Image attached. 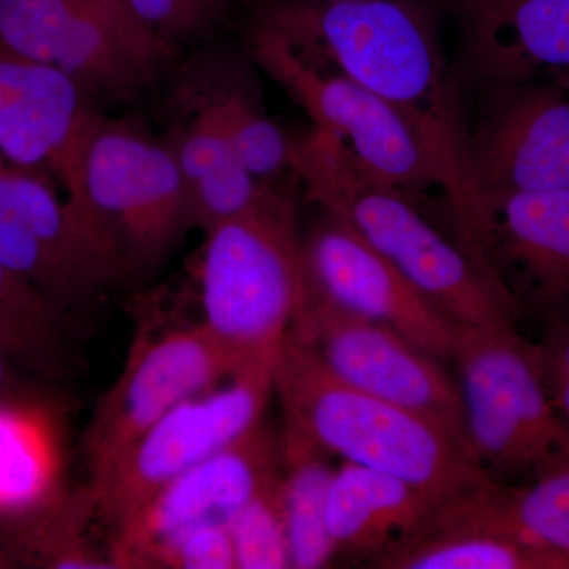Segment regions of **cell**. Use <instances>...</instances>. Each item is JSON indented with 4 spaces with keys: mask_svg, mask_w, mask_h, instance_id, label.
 <instances>
[{
    "mask_svg": "<svg viewBox=\"0 0 569 569\" xmlns=\"http://www.w3.org/2000/svg\"><path fill=\"white\" fill-rule=\"evenodd\" d=\"M263 21L307 61L365 86L406 121L447 197L456 230L462 228L479 198L470 133L427 17L402 0H284Z\"/></svg>",
    "mask_w": 569,
    "mask_h": 569,
    "instance_id": "1",
    "label": "cell"
},
{
    "mask_svg": "<svg viewBox=\"0 0 569 569\" xmlns=\"http://www.w3.org/2000/svg\"><path fill=\"white\" fill-rule=\"evenodd\" d=\"M274 389L284 429L346 462L403 479L438 509L496 479L443 427L348 387L291 332L276 365Z\"/></svg>",
    "mask_w": 569,
    "mask_h": 569,
    "instance_id": "2",
    "label": "cell"
},
{
    "mask_svg": "<svg viewBox=\"0 0 569 569\" xmlns=\"http://www.w3.org/2000/svg\"><path fill=\"white\" fill-rule=\"evenodd\" d=\"M291 170L307 197L337 217L456 325L518 323L519 312L459 242L449 241L406 193L362 171L342 142L312 129L295 138Z\"/></svg>",
    "mask_w": 569,
    "mask_h": 569,
    "instance_id": "3",
    "label": "cell"
},
{
    "mask_svg": "<svg viewBox=\"0 0 569 569\" xmlns=\"http://www.w3.org/2000/svg\"><path fill=\"white\" fill-rule=\"evenodd\" d=\"M206 234L200 261L203 328L230 378L274 381L302 293L296 208L282 186Z\"/></svg>",
    "mask_w": 569,
    "mask_h": 569,
    "instance_id": "4",
    "label": "cell"
},
{
    "mask_svg": "<svg viewBox=\"0 0 569 569\" xmlns=\"http://www.w3.org/2000/svg\"><path fill=\"white\" fill-rule=\"evenodd\" d=\"M74 220L112 284L162 263L192 227L168 142L138 123L100 119L86 149Z\"/></svg>",
    "mask_w": 569,
    "mask_h": 569,
    "instance_id": "5",
    "label": "cell"
},
{
    "mask_svg": "<svg viewBox=\"0 0 569 569\" xmlns=\"http://www.w3.org/2000/svg\"><path fill=\"white\" fill-rule=\"evenodd\" d=\"M451 361L468 443L493 478L533 477L569 456V426L545 387L537 346L516 325H458Z\"/></svg>",
    "mask_w": 569,
    "mask_h": 569,
    "instance_id": "6",
    "label": "cell"
},
{
    "mask_svg": "<svg viewBox=\"0 0 569 569\" xmlns=\"http://www.w3.org/2000/svg\"><path fill=\"white\" fill-rule=\"evenodd\" d=\"M0 43L69 74L92 99L122 103L174 54L116 0H0Z\"/></svg>",
    "mask_w": 569,
    "mask_h": 569,
    "instance_id": "7",
    "label": "cell"
},
{
    "mask_svg": "<svg viewBox=\"0 0 569 569\" xmlns=\"http://www.w3.org/2000/svg\"><path fill=\"white\" fill-rule=\"evenodd\" d=\"M290 332L348 387L436 422L473 456L459 383L440 359L388 326L312 296L301 295Z\"/></svg>",
    "mask_w": 569,
    "mask_h": 569,
    "instance_id": "8",
    "label": "cell"
},
{
    "mask_svg": "<svg viewBox=\"0 0 569 569\" xmlns=\"http://www.w3.org/2000/svg\"><path fill=\"white\" fill-rule=\"evenodd\" d=\"M252 51L269 77L307 112L313 129L342 142L367 174L403 193L438 187L410 127L376 93L307 61L268 22L254 29Z\"/></svg>",
    "mask_w": 569,
    "mask_h": 569,
    "instance_id": "9",
    "label": "cell"
},
{
    "mask_svg": "<svg viewBox=\"0 0 569 569\" xmlns=\"http://www.w3.org/2000/svg\"><path fill=\"white\" fill-rule=\"evenodd\" d=\"M272 389L268 378L238 377L183 400L91 479L96 515L111 530L121 526L171 479L260 426Z\"/></svg>",
    "mask_w": 569,
    "mask_h": 569,
    "instance_id": "10",
    "label": "cell"
},
{
    "mask_svg": "<svg viewBox=\"0 0 569 569\" xmlns=\"http://www.w3.org/2000/svg\"><path fill=\"white\" fill-rule=\"evenodd\" d=\"M458 242L516 307L569 313V190L481 192Z\"/></svg>",
    "mask_w": 569,
    "mask_h": 569,
    "instance_id": "11",
    "label": "cell"
},
{
    "mask_svg": "<svg viewBox=\"0 0 569 569\" xmlns=\"http://www.w3.org/2000/svg\"><path fill=\"white\" fill-rule=\"evenodd\" d=\"M223 380H230L227 362L201 323L138 336L86 432L91 478L104 473L168 411Z\"/></svg>",
    "mask_w": 569,
    "mask_h": 569,
    "instance_id": "12",
    "label": "cell"
},
{
    "mask_svg": "<svg viewBox=\"0 0 569 569\" xmlns=\"http://www.w3.org/2000/svg\"><path fill=\"white\" fill-rule=\"evenodd\" d=\"M69 74L0 43V156L54 183L74 219L100 116Z\"/></svg>",
    "mask_w": 569,
    "mask_h": 569,
    "instance_id": "13",
    "label": "cell"
},
{
    "mask_svg": "<svg viewBox=\"0 0 569 569\" xmlns=\"http://www.w3.org/2000/svg\"><path fill=\"white\" fill-rule=\"evenodd\" d=\"M301 295L388 326L433 358L451 361L458 325L350 224L325 213L301 241Z\"/></svg>",
    "mask_w": 569,
    "mask_h": 569,
    "instance_id": "14",
    "label": "cell"
},
{
    "mask_svg": "<svg viewBox=\"0 0 569 569\" xmlns=\"http://www.w3.org/2000/svg\"><path fill=\"white\" fill-rule=\"evenodd\" d=\"M280 475V441L257 426L230 447L171 479L111 530L114 568H149L164 542L204 526H228Z\"/></svg>",
    "mask_w": 569,
    "mask_h": 569,
    "instance_id": "15",
    "label": "cell"
},
{
    "mask_svg": "<svg viewBox=\"0 0 569 569\" xmlns=\"http://www.w3.org/2000/svg\"><path fill=\"white\" fill-rule=\"evenodd\" d=\"M0 261L74 313L112 287L58 187L2 156Z\"/></svg>",
    "mask_w": 569,
    "mask_h": 569,
    "instance_id": "16",
    "label": "cell"
},
{
    "mask_svg": "<svg viewBox=\"0 0 569 569\" xmlns=\"http://www.w3.org/2000/svg\"><path fill=\"white\" fill-rule=\"evenodd\" d=\"M470 133V171L481 192L569 190V92L546 78L493 91Z\"/></svg>",
    "mask_w": 569,
    "mask_h": 569,
    "instance_id": "17",
    "label": "cell"
},
{
    "mask_svg": "<svg viewBox=\"0 0 569 569\" xmlns=\"http://www.w3.org/2000/svg\"><path fill=\"white\" fill-rule=\"evenodd\" d=\"M463 71L490 91L569 70V0H455Z\"/></svg>",
    "mask_w": 569,
    "mask_h": 569,
    "instance_id": "18",
    "label": "cell"
},
{
    "mask_svg": "<svg viewBox=\"0 0 569 569\" xmlns=\"http://www.w3.org/2000/svg\"><path fill=\"white\" fill-rule=\"evenodd\" d=\"M173 114L170 146L189 193L190 222L204 233L252 211L279 183H264L241 163L212 86H186Z\"/></svg>",
    "mask_w": 569,
    "mask_h": 569,
    "instance_id": "19",
    "label": "cell"
},
{
    "mask_svg": "<svg viewBox=\"0 0 569 569\" xmlns=\"http://www.w3.org/2000/svg\"><path fill=\"white\" fill-rule=\"evenodd\" d=\"M473 496V493H471ZM471 496L440 508L426 526L370 563L383 569H569V561L486 518Z\"/></svg>",
    "mask_w": 569,
    "mask_h": 569,
    "instance_id": "20",
    "label": "cell"
},
{
    "mask_svg": "<svg viewBox=\"0 0 569 569\" xmlns=\"http://www.w3.org/2000/svg\"><path fill=\"white\" fill-rule=\"evenodd\" d=\"M437 511L426 493L403 479L343 462L329 486L326 522L337 556L372 561L417 533Z\"/></svg>",
    "mask_w": 569,
    "mask_h": 569,
    "instance_id": "21",
    "label": "cell"
},
{
    "mask_svg": "<svg viewBox=\"0 0 569 569\" xmlns=\"http://www.w3.org/2000/svg\"><path fill=\"white\" fill-rule=\"evenodd\" d=\"M0 351L44 378L74 376L84 361L73 310L2 261Z\"/></svg>",
    "mask_w": 569,
    "mask_h": 569,
    "instance_id": "22",
    "label": "cell"
},
{
    "mask_svg": "<svg viewBox=\"0 0 569 569\" xmlns=\"http://www.w3.org/2000/svg\"><path fill=\"white\" fill-rule=\"evenodd\" d=\"M61 449L50 408L33 397L0 400V522L28 518L61 496Z\"/></svg>",
    "mask_w": 569,
    "mask_h": 569,
    "instance_id": "23",
    "label": "cell"
},
{
    "mask_svg": "<svg viewBox=\"0 0 569 569\" xmlns=\"http://www.w3.org/2000/svg\"><path fill=\"white\" fill-rule=\"evenodd\" d=\"M328 452L283 429L280 438V498L288 550L293 569H320L337 556L326 522L329 486L335 468Z\"/></svg>",
    "mask_w": 569,
    "mask_h": 569,
    "instance_id": "24",
    "label": "cell"
},
{
    "mask_svg": "<svg viewBox=\"0 0 569 569\" xmlns=\"http://www.w3.org/2000/svg\"><path fill=\"white\" fill-rule=\"evenodd\" d=\"M471 500L501 529L569 561V456L541 468L520 488L493 479Z\"/></svg>",
    "mask_w": 569,
    "mask_h": 569,
    "instance_id": "25",
    "label": "cell"
},
{
    "mask_svg": "<svg viewBox=\"0 0 569 569\" xmlns=\"http://www.w3.org/2000/svg\"><path fill=\"white\" fill-rule=\"evenodd\" d=\"M96 515L91 490L74 496L61 493L52 503L28 518L7 523L9 549L14 559L56 569H104L112 567L89 545L84 522Z\"/></svg>",
    "mask_w": 569,
    "mask_h": 569,
    "instance_id": "26",
    "label": "cell"
},
{
    "mask_svg": "<svg viewBox=\"0 0 569 569\" xmlns=\"http://www.w3.org/2000/svg\"><path fill=\"white\" fill-rule=\"evenodd\" d=\"M211 86L234 151L247 170L264 183H279L284 174H293V138L266 116L252 93L239 82L228 84L223 81Z\"/></svg>",
    "mask_w": 569,
    "mask_h": 569,
    "instance_id": "27",
    "label": "cell"
},
{
    "mask_svg": "<svg viewBox=\"0 0 569 569\" xmlns=\"http://www.w3.org/2000/svg\"><path fill=\"white\" fill-rule=\"evenodd\" d=\"M236 569L291 568L280 475L239 509L228 523Z\"/></svg>",
    "mask_w": 569,
    "mask_h": 569,
    "instance_id": "28",
    "label": "cell"
},
{
    "mask_svg": "<svg viewBox=\"0 0 569 569\" xmlns=\"http://www.w3.org/2000/svg\"><path fill=\"white\" fill-rule=\"evenodd\" d=\"M238 0H119L153 39L176 52L201 40L233 10Z\"/></svg>",
    "mask_w": 569,
    "mask_h": 569,
    "instance_id": "29",
    "label": "cell"
},
{
    "mask_svg": "<svg viewBox=\"0 0 569 569\" xmlns=\"http://www.w3.org/2000/svg\"><path fill=\"white\" fill-rule=\"evenodd\" d=\"M149 568L236 569L228 526L198 527L164 542Z\"/></svg>",
    "mask_w": 569,
    "mask_h": 569,
    "instance_id": "30",
    "label": "cell"
},
{
    "mask_svg": "<svg viewBox=\"0 0 569 569\" xmlns=\"http://www.w3.org/2000/svg\"><path fill=\"white\" fill-rule=\"evenodd\" d=\"M535 346L550 400L569 426V313L549 318L542 339Z\"/></svg>",
    "mask_w": 569,
    "mask_h": 569,
    "instance_id": "31",
    "label": "cell"
},
{
    "mask_svg": "<svg viewBox=\"0 0 569 569\" xmlns=\"http://www.w3.org/2000/svg\"><path fill=\"white\" fill-rule=\"evenodd\" d=\"M21 367L11 361L9 356L0 351V400L33 397L36 392L26 387L20 377Z\"/></svg>",
    "mask_w": 569,
    "mask_h": 569,
    "instance_id": "32",
    "label": "cell"
},
{
    "mask_svg": "<svg viewBox=\"0 0 569 569\" xmlns=\"http://www.w3.org/2000/svg\"><path fill=\"white\" fill-rule=\"evenodd\" d=\"M550 80L559 82L561 88L567 89V91L569 92V70L553 74V77H550Z\"/></svg>",
    "mask_w": 569,
    "mask_h": 569,
    "instance_id": "33",
    "label": "cell"
},
{
    "mask_svg": "<svg viewBox=\"0 0 569 569\" xmlns=\"http://www.w3.org/2000/svg\"><path fill=\"white\" fill-rule=\"evenodd\" d=\"M306 2H343V0H306Z\"/></svg>",
    "mask_w": 569,
    "mask_h": 569,
    "instance_id": "34",
    "label": "cell"
}]
</instances>
